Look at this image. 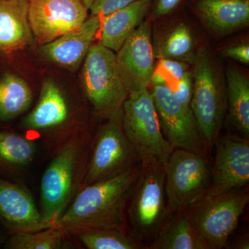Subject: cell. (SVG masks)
Returning <instances> with one entry per match:
<instances>
[{
  "label": "cell",
  "mask_w": 249,
  "mask_h": 249,
  "mask_svg": "<svg viewBox=\"0 0 249 249\" xmlns=\"http://www.w3.org/2000/svg\"><path fill=\"white\" fill-rule=\"evenodd\" d=\"M152 0H138L132 4L100 18L101 42L116 52L150 14Z\"/></svg>",
  "instance_id": "obj_18"
},
{
  "label": "cell",
  "mask_w": 249,
  "mask_h": 249,
  "mask_svg": "<svg viewBox=\"0 0 249 249\" xmlns=\"http://www.w3.org/2000/svg\"><path fill=\"white\" fill-rule=\"evenodd\" d=\"M222 55L225 58L231 59L235 61L245 65L249 64V45L248 42L236 44L224 49Z\"/></svg>",
  "instance_id": "obj_31"
},
{
  "label": "cell",
  "mask_w": 249,
  "mask_h": 249,
  "mask_svg": "<svg viewBox=\"0 0 249 249\" xmlns=\"http://www.w3.org/2000/svg\"><path fill=\"white\" fill-rule=\"evenodd\" d=\"M82 2L84 4L85 6H86L87 9L89 10L91 8V5L93 4V1L95 0H81Z\"/></svg>",
  "instance_id": "obj_32"
},
{
  "label": "cell",
  "mask_w": 249,
  "mask_h": 249,
  "mask_svg": "<svg viewBox=\"0 0 249 249\" xmlns=\"http://www.w3.org/2000/svg\"><path fill=\"white\" fill-rule=\"evenodd\" d=\"M165 165L157 159L142 160L141 172L127 204L131 234L150 244L170 213L165 188Z\"/></svg>",
  "instance_id": "obj_3"
},
{
  "label": "cell",
  "mask_w": 249,
  "mask_h": 249,
  "mask_svg": "<svg viewBox=\"0 0 249 249\" xmlns=\"http://www.w3.org/2000/svg\"><path fill=\"white\" fill-rule=\"evenodd\" d=\"M137 1L138 0H95L89 11L92 16L101 18Z\"/></svg>",
  "instance_id": "obj_29"
},
{
  "label": "cell",
  "mask_w": 249,
  "mask_h": 249,
  "mask_svg": "<svg viewBox=\"0 0 249 249\" xmlns=\"http://www.w3.org/2000/svg\"><path fill=\"white\" fill-rule=\"evenodd\" d=\"M187 0H152L150 16L153 19H161L176 12Z\"/></svg>",
  "instance_id": "obj_30"
},
{
  "label": "cell",
  "mask_w": 249,
  "mask_h": 249,
  "mask_svg": "<svg viewBox=\"0 0 249 249\" xmlns=\"http://www.w3.org/2000/svg\"><path fill=\"white\" fill-rule=\"evenodd\" d=\"M85 96L96 115L107 120L122 110L129 93L121 79L116 53L102 44H93L82 70Z\"/></svg>",
  "instance_id": "obj_6"
},
{
  "label": "cell",
  "mask_w": 249,
  "mask_h": 249,
  "mask_svg": "<svg viewBox=\"0 0 249 249\" xmlns=\"http://www.w3.org/2000/svg\"><path fill=\"white\" fill-rule=\"evenodd\" d=\"M92 140L71 138L62 146L48 165L40 186V214L44 222L56 225L70 204L88 165V143Z\"/></svg>",
  "instance_id": "obj_2"
},
{
  "label": "cell",
  "mask_w": 249,
  "mask_h": 249,
  "mask_svg": "<svg viewBox=\"0 0 249 249\" xmlns=\"http://www.w3.org/2000/svg\"><path fill=\"white\" fill-rule=\"evenodd\" d=\"M81 0H29V25L34 42L49 43L80 27L88 18Z\"/></svg>",
  "instance_id": "obj_11"
},
{
  "label": "cell",
  "mask_w": 249,
  "mask_h": 249,
  "mask_svg": "<svg viewBox=\"0 0 249 249\" xmlns=\"http://www.w3.org/2000/svg\"><path fill=\"white\" fill-rule=\"evenodd\" d=\"M28 11L29 0H0V54L16 53L34 42Z\"/></svg>",
  "instance_id": "obj_17"
},
{
  "label": "cell",
  "mask_w": 249,
  "mask_h": 249,
  "mask_svg": "<svg viewBox=\"0 0 249 249\" xmlns=\"http://www.w3.org/2000/svg\"><path fill=\"white\" fill-rule=\"evenodd\" d=\"M29 84L17 75L6 73L0 78V121H9L27 111L32 103Z\"/></svg>",
  "instance_id": "obj_23"
},
{
  "label": "cell",
  "mask_w": 249,
  "mask_h": 249,
  "mask_svg": "<svg viewBox=\"0 0 249 249\" xmlns=\"http://www.w3.org/2000/svg\"><path fill=\"white\" fill-rule=\"evenodd\" d=\"M171 89L174 97L180 104L182 105L183 107L191 108L193 90V70L187 71L186 74Z\"/></svg>",
  "instance_id": "obj_28"
},
{
  "label": "cell",
  "mask_w": 249,
  "mask_h": 249,
  "mask_svg": "<svg viewBox=\"0 0 249 249\" xmlns=\"http://www.w3.org/2000/svg\"><path fill=\"white\" fill-rule=\"evenodd\" d=\"M89 249H139L144 245L126 231L119 229H99L76 235Z\"/></svg>",
  "instance_id": "obj_26"
},
{
  "label": "cell",
  "mask_w": 249,
  "mask_h": 249,
  "mask_svg": "<svg viewBox=\"0 0 249 249\" xmlns=\"http://www.w3.org/2000/svg\"><path fill=\"white\" fill-rule=\"evenodd\" d=\"M36 145L30 139L11 132H0V170L27 166L34 160Z\"/></svg>",
  "instance_id": "obj_24"
},
{
  "label": "cell",
  "mask_w": 249,
  "mask_h": 249,
  "mask_svg": "<svg viewBox=\"0 0 249 249\" xmlns=\"http://www.w3.org/2000/svg\"><path fill=\"white\" fill-rule=\"evenodd\" d=\"M100 24V18L91 15L78 29L40 45L38 53L46 61L75 71L84 61Z\"/></svg>",
  "instance_id": "obj_15"
},
{
  "label": "cell",
  "mask_w": 249,
  "mask_h": 249,
  "mask_svg": "<svg viewBox=\"0 0 249 249\" xmlns=\"http://www.w3.org/2000/svg\"><path fill=\"white\" fill-rule=\"evenodd\" d=\"M152 95L162 133L173 149H183L208 156V150L191 108L183 107L174 97L169 83L156 70Z\"/></svg>",
  "instance_id": "obj_10"
},
{
  "label": "cell",
  "mask_w": 249,
  "mask_h": 249,
  "mask_svg": "<svg viewBox=\"0 0 249 249\" xmlns=\"http://www.w3.org/2000/svg\"><path fill=\"white\" fill-rule=\"evenodd\" d=\"M0 245H1V240H0Z\"/></svg>",
  "instance_id": "obj_33"
},
{
  "label": "cell",
  "mask_w": 249,
  "mask_h": 249,
  "mask_svg": "<svg viewBox=\"0 0 249 249\" xmlns=\"http://www.w3.org/2000/svg\"><path fill=\"white\" fill-rule=\"evenodd\" d=\"M155 58L180 60L193 65L197 49L191 27L183 22L172 24L156 37Z\"/></svg>",
  "instance_id": "obj_21"
},
{
  "label": "cell",
  "mask_w": 249,
  "mask_h": 249,
  "mask_svg": "<svg viewBox=\"0 0 249 249\" xmlns=\"http://www.w3.org/2000/svg\"><path fill=\"white\" fill-rule=\"evenodd\" d=\"M149 247L151 249H205L184 211L172 214Z\"/></svg>",
  "instance_id": "obj_22"
},
{
  "label": "cell",
  "mask_w": 249,
  "mask_h": 249,
  "mask_svg": "<svg viewBox=\"0 0 249 249\" xmlns=\"http://www.w3.org/2000/svg\"><path fill=\"white\" fill-rule=\"evenodd\" d=\"M165 188L171 214L183 212L209 191L211 168L207 156L174 149L165 164Z\"/></svg>",
  "instance_id": "obj_8"
},
{
  "label": "cell",
  "mask_w": 249,
  "mask_h": 249,
  "mask_svg": "<svg viewBox=\"0 0 249 249\" xmlns=\"http://www.w3.org/2000/svg\"><path fill=\"white\" fill-rule=\"evenodd\" d=\"M188 4L214 35L227 36L249 26V0H188Z\"/></svg>",
  "instance_id": "obj_16"
},
{
  "label": "cell",
  "mask_w": 249,
  "mask_h": 249,
  "mask_svg": "<svg viewBox=\"0 0 249 249\" xmlns=\"http://www.w3.org/2000/svg\"><path fill=\"white\" fill-rule=\"evenodd\" d=\"M70 116L66 98L56 83L46 80L42 83L38 102L23 122L24 128L46 132L65 124Z\"/></svg>",
  "instance_id": "obj_19"
},
{
  "label": "cell",
  "mask_w": 249,
  "mask_h": 249,
  "mask_svg": "<svg viewBox=\"0 0 249 249\" xmlns=\"http://www.w3.org/2000/svg\"><path fill=\"white\" fill-rule=\"evenodd\" d=\"M193 66L191 108L209 150L219 137L227 109L226 82L208 46L198 48Z\"/></svg>",
  "instance_id": "obj_4"
},
{
  "label": "cell",
  "mask_w": 249,
  "mask_h": 249,
  "mask_svg": "<svg viewBox=\"0 0 249 249\" xmlns=\"http://www.w3.org/2000/svg\"><path fill=\"white\" fill-rule=\"evenodd\" d=\"M214 145L215 157L206 196H215L248 186L249 139L237 134H227L219 136Z\"/></svg>",
  "instance_id": "obj_12"
},
{
  "label": "cell",
  "mask_w": 249,
  "mask_h": 249,
  "mask_svg": "<svg viewBox=\"0 0 249 249\" xmlns=\"http://www.w3.org/2000/svg\"><path fill=\"white\" fill-rule=\"evenodd\" d=\"M66 235L56 225L35 232L13 234L6 248L11 249H62L68 248Z\"/></svg>",
  "instance_id": "obj_25"
},
{
  "label": "cell",
  "mask_w": 249,
  "mask_h": 249,
  "mask_svg": "<svg viewBox=\"0 0 249 249\" xmlns=\"http://www.w3.org/2000/svg\"><path fill=\"white\" fill-rule=\"evenodd\" d=\"M140 172L139 163L115 177L82 187L57 227L66 236L99 229L125 231L127 204Z\"/></svg>",
  "instance_id": "obj_1"
},
{
  "label": "cell",
  "mask_w": 249,
  "mask_h": 249,
  "mask_svg": "<svg viewBox=\"0 0 249 249\" xmlns=\"http://www.w3.org/2000/svg\"><path fill=\"white\" fill-rule=\"evenodd\" d=\"M0 222L13 234L35 232L53 226L44 222L31 193L0 178Z\"/></svg>",
  "instance_id": "obj_14"
},
{
  "label": "cell",
  "mask_w": 249,
  "mask_h": 249,
  "mask_svg": "<svg viewBox=\"0 0 249 249\" xmlns=\"http://www.w3.org/2000/svg\"><path fill=\"white\" fill-rule=\"evenodd\" d=\"M226 93L229 121L237 134L249 139V80L236 65L226 71Z\"/></svg>",
  "instance_id": "obj_20"
},
{
  "label": "cell",
  "mask_w": 249,
  "mask_h": 249,
  "mask_svg": "<svg viewBox=\"0 0 249 249\" xmlns=\"http://www.w3.org/2000/svg\"><path fill=\"white\" fill-rule=\"evenodd\" d=\"M91 147L83 186L115 177L142 162L124 133L122 110L100 127Z\"/></svg>",
  "instance_id": "obj_7"
},
{
  "label": "cell",
  "mask_w": 249,
  "mask_h": 249,
  "mask_svg": "<svg viewBox=\"0 0 249 249\" xmlns=\"http://www.w3.org/2000/svg\"><path fill=\"white\" fill-rule=\"evenodd\" d=\"M122 123L124 133L142 160L157 159L165 164L174 149L162 133L149 89L129 93L123 105Z\"/></svg>",
  "instance_id": "obj_9"
},
{
  "label": "cell",
  "mask_w": 249,
  "mask_h": 249,
  "mask_svg": "<svg viewBox=\"0 0 249 249\" xmlns=\"http://www.w3.org/2000/svg\"><path fill=\"white\" fill-rule=\"evenodd\" d=\"M190 65V64L180 60L162 58L159 59L157 64L158 70L156 67L155 69L163 73L172 88L186 74L187 71H189Z\"/></svg>",
  "instance_id": "obj_27"
},
{
  "label": "cell",
  "mask_w": 249,
  "mask_h": 249,
  "mask_svg": "<svg viewBox=\"0 0 249 249\" xmlns=\"http://www.w3.org/2000/svg\"><path fill=\"white\" fill-rule=\"evenodd\" d=\"M249 201V186L206 196L184 211L205 249L227 247Z\"/></svg>",
  "instance_id": "obj_5"
},
{
  "label": "cell",
  "mask_w": 249,
  "mask_h": 249,
  "mask_svg": "<svg viewBox=\"0 0 249 249\" xmlns=\"http://www.w3.org/2000/svg\"><path fill=\"white\" fill-rule=\"evenodd\" d=\"M121 79L128 93L149 89L155 71L152 29L145 19L116 53Z\"/></svg>",
  "instance_id": "obj_13"
}]
</instances>
